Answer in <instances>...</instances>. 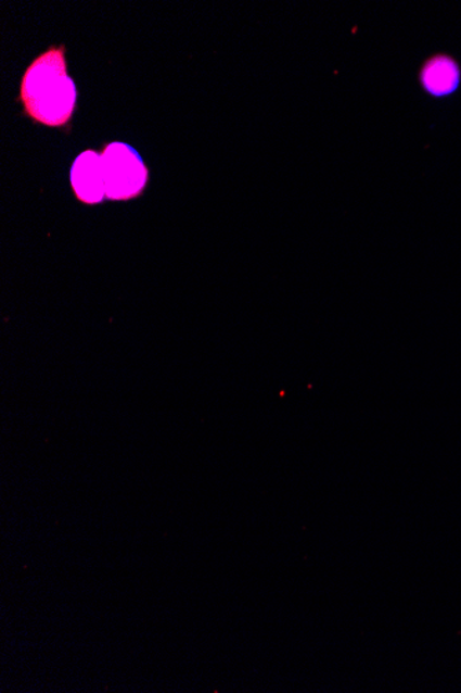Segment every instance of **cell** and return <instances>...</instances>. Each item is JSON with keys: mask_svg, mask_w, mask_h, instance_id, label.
I'll return each instance as SVG.
<instances>
[{"mask_svg": "<svg viewBox=\"0 0 461 693\" xmlns=\"http://www.w3.org/2000/svg\"><path fill=\"white\" fill-rule=\"evenodd\" d=\"M422 85L430 94L447 96L458 89L460 70L458 63L448 55H435L422 68Z\"/></svg>", "mask_w": 461, "mask_h": 693, "instance_id": "4", "label": "cell"}, {"mask_svg": "<svg viewBox=\"0 0 461 693\" xmlns=\"http://www.w3.org/2000/svg\"><path fill=\"white\" fill-rule=\"evenodd\" d=\"M20 99L25 113L37 123L64 126L73 118L76 86L67 74L65 48H50L25 71Z\"/></svg>", "mask_w": 461, "mask_h": 693, "instance_id": "1", "label": "cell"}, {"mask_svg": "<svg viewBox=\"0 0 461 693\" xmlns=\"http://www.w3.org/2000/svg\"><path fill=\"white\" fill-rule=\"evenodd\" d=\"M71 184L76 197L85 204H98L105 196V184L101 154L85 151L75 160L71 168Z\"/></svg>", "mask_w": 461, "mask_h": 693, "instance_id": "3", "label": "cell"}, {"mask_svg": "<svg viewBox=\"0 0 461 693\" xmlns=\"http://www.w3.org/2000/svg\"><path fill=\"white\" fill-rule=\"evenodd\" d=\"M105 196L111 200H130L140 196L149 180V169L133 147L111 143L101 153Z\"/></svg>", "mask_w": 461, "mask_h": 693, "instance_id": "2", "label": "cell"}]
</instances>
